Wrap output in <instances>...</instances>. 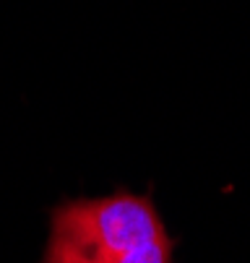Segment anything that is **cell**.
I'll list each match as a JSON object with an SVG mask.
<instances>
[{
	"instance_id": "6da1fadb",
	"label": "cell",
	"mask_w": 250,
	"mask_h": 263,
	"mask_svg": "<svg viewBox=\"0 0 250 263\" xmlns=\"http://www.w3.org/2000/svg\"><path fill=\"white\" fill-rule=\"evenodd\" d=\"M45 263H172V240L151 198L120 191L57 206Z\"/></svg>"
}]
</instances>
